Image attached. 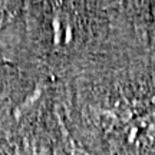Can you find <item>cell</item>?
<instances>
[{"mask_svg": "<svg viewBox=\"0 0 155 155\" xmlns=\"http://www.w3.org/2000/svg\"><path fill=\"white\" fill-rule=\"evenodd\" d=\"M0 55L55 83L151 56L148 2H23Z\"/></svg>", "mask_w": 155, "mask_h": 155, "instance_id": "1", "label": "cell"}, {"mask_svg": "<svg viewBox=\"0 0 155 155\" xmlns=\"http://www.w3.org/2000/svg\"><path fill=\"white\" fill-rule=\"evenodd\" d=\"M22 78V69L6 61L0 55V108L3 106L12 92L16 89Z\"/></svg>", "mask_w": 155, "mask_h": 155, "instance_id": "2", "label": "cell"}, {"mask_svg": "<svg viewBox=\"0 0 155 155\" xmlns=\"http://www.w3.org/2000/svg\"><path fill=\"white\" fill-rule=\"evenodd\" d=\"M53 155H105V154H101V152L89 150V148H86L81 142H78L76 139L72 137L71 131L68 129L65 119H63L62 131L59 138H58V142H56Z\"/></svg>", "mask_w": 155, "mask_h": 155, "instance_id": "3", "label": "cell"}, {"mask_svg": "<svg viewBox=\"0 0 155 155\" xmlns=\"http://www.w3.org/2000/svg\"><path fill=\"white\" fill-rule=\"evenodd\" d=\"M23 9V2H0V32L16 20Z\"/></svg>", "mask_w": 155, "mask_h": 155, "instance_id": "4", "label": "cell"}]
</instances>
